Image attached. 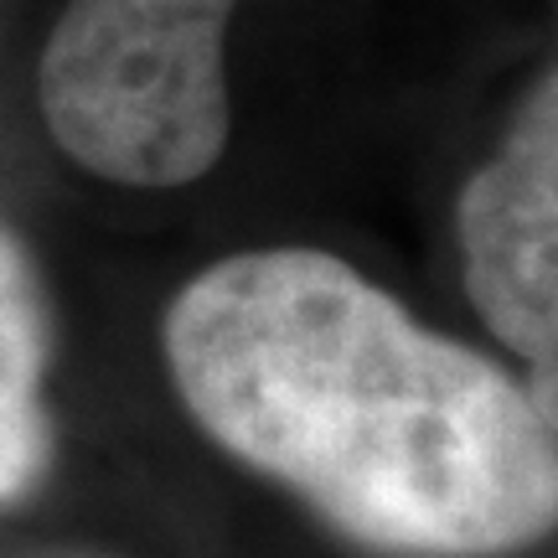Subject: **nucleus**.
<instances>
[{
  "label": "nucleus",
  "mask_w": 558,
  "mask_h": 558,
  "mask_svg": "<svg viewBox=\"0 0 558 558\" xmlns=\"http://www.w3.org/2000/svg\"><path fill=\"white\" fill-rule=\"evenodd\" d=\"M181 403L352 543L497 558L558 512L554 403L418 326L337 254L254 248L166 311Z\"/></svg>",
  "instance_id": "1"
},
{
  "label": "nucleus",
  "mask_w": 558,
  "mask_h": 558,
  "mask_svg": "<svg viewBox=\"0 0 558 558\" xmlns=\"http://www.w3.org/2000/svg\"><path fill=\"white\" fill-rule=\"evenodd\" d=\"M239 0H68L37 62L62 156L114 186H186L228 145L222 37Z\"/></svg>",
  "instance_id": "2"
},
{
  "label": "nucleus",
  "mask_w": 558,
  "mask_h": 558,
  "mask_svg": "<svg viewBox=\"0 0 558 558\" xmlns=\"http://www.w3.org/2000/svg\"><path fill=\"white\" fill-rule=\"evenodd\" d=\"M465 290L481 320L533 373L554 378L558 341V88L543 73L507 145L460 192Z\"/></svg>",
  "instance_id": "3"
},
{
  "label": "nucleus",
  "mask_w": 558,
  "mask_h": 558,
  "mask_svg": "<svg viewBox=\"0 0 558 558\" xmlns=\"http://www.w3.org/2000/svg\"><path fill=\"white\" fill-rule=\"evenodd\" d=\"M47 295L41 279L0 228V501L26 497L47 471Z\"/></svg>",
  "instance_id": "4"
}]
</instances>
